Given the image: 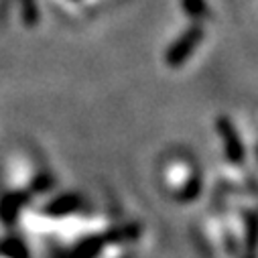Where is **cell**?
<instances>
[{"mask_svg":"<svg viewBox=\"0 0 258 258\" xmlns=\"http://www.w3.org/2000/svg\"><path fill=\"white\" fill-rule=\"evenodd\" d=\"M82 200L78 196H74V193H68V196H61V198H55L47 208L45 212L53 218H61V216H68L72 212H76L80 208Z\"/></svg>","mask_w":258,"mask_h":258,"instance_id":"7a4b0ae2","label":"cell"},{"mask_svg":"<svg viewBox=\"0 0 258 258\" xmlns=\"http://www.w3.org/2000/svg\"><path fill=\"white\" fill-rule=\"evenodd\" d=\"M218 128H220V135H222V141H224V147H226V155L232 163H240L244 161V145L240 143L234 126L230 124L228 118H220L218 122Z\"/></svg>","mask_w":258,"mask_h":258,"instance_id":"6da1fadb","label":"cell"},{"mask_svg":"<svg viewBox=\"0 0 258 258\" xmlns=\"http://www.w3.org/2000/svg\"><path fill=\"white\" fill-rule=\"evenodd\" d=\"M25 200H27L25 196H11V198H7L3 202V206H0V216H3V220L7 224H11L17 218L19 210L25 206Z\"/></svg>","mask_w":258,"mask_h":258,"instance_id":"3957f363","label":"cell"}]
</instances>
